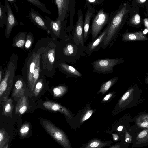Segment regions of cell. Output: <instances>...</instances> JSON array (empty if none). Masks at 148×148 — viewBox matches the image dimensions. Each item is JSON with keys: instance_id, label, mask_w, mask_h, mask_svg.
<instances>
[{"instance_id": "11", "label": "cell", "mask_w": 148, "mask_h": 148, "mask_svg": "<svg viewBox=\"0 0 148 148\" xmlns=\"http://www.w3.org/2000/svg\"><path fill=\"white\" fill-rule=\"evenodd\" d=\"M108 29L107 25L105 29L95 40L90 42L86 46L85 52L88 56H90L93 52L102 48L104 39L107 35Z\"/></svg>"}, {"instance_id": "41", "label": "cell", "mask_w": 148, "mask_h": 148, "mask_svg": "<svg viewBox=\"0 0 148 148\" xmlns=\"http://www.w3.org/2000/svg\"><path fill=\"white\" fill-rule=\"evenodd\" d=\"M123 128V126L120 125L117 128V130L119 131H120L122 130Z\"/></svg>"}, {"instance_id": "37", "label": "cell", "mask_w": 148, "mask_h": 148, "mask_svg": "<svg viewBox=\"0 0 148 148\" xmlns=\"http://www.w3.org/2000/svg\"><path fill=\"white\" fill-rule=\"evenodd\" d=\"M114 93H110L106 95L102 100L103 102H105L109 100L113 96Z\"/></svg>"}, {"instance_id": "23", "label": "cell", "mask_w": 148, "mask_h": 148, "mask_svg": "<svg viewBox=\"0 0 148 148\" xmlns=\"http://www.w3.org/2000/svg\"><path fill=\"white\" fill-rule=\"evenodd\" d=\"M107 143L98 139H93L89 141L84 148H102Z\"/></svg>"}, {"instance_id": "33", "label": "cell", "mask_w": 148, "mask_h": 148, "mask_svg": "<svg viewBox=\"0 0 148 148\" xmlns=\"http://www.w3.org/2000/svg\"><path fill=\"white\" fill-rule=\"evenodd\" d=\"M5 132L3 130H1L0 132V148H3L5 143Z\"/></svg>"}, {"instance_id": "31", "label": "cell", "mask_w": 148, "mask_h": 148, "mask_svg": "<svg viewBox=\"0 0 148 148\" xmlns=\"http://www.w3.org/2000/svg\"><path fill=\"white\" fill-rule=\"evenodd\" d=\"M42 86L43 84L41 81H39L36 83L34 90V93L35 96H37L38 95Z\"/></svg>"}, {"instance_id": "38", "label": "cell", "mask_w": 148, "mask_h": 148, "mask_svg": "<svg viewBox=\"0 0 148 148\" xmlns=\"http://www.w3.org/2000/svg\"><path fill=\"white\" fill-rule=\"evenodd\" d=\"M29 130V127L27 126H25L21 128L20 130V132L21 133H24L28 132Z\"/></svg>"}, {"instance_id": "2", "label": "cell", "mask_w": 148, "mask_h": 148, "mask_svg": "<svg viewBox=\"0 0 148 148\" xmlns=\"http://www.w3.org/2000/svg\"><path fill=\"white\" fill-rule=\"evenodd\" d=\"M68 38L58 40L56 48V57L59 60L73 62L80 58L85 52L86 46L77 45L73 41L71 33H68Z\"/></svg>"}, {"instance_id": "10", "label": "cell", "mask_w": 148, "mask_h": 148, "mask_svg": "<svg viewBox=\"0 0 148 148\" xmlns=\"http://www.w3.org/2000/svg\"><path fill=\"white\" fill-rule=\"evenodd\" d=\"M72 31V38L74 42L78 45L84 46L83 15L81 9L78 11L77 20Z\"/></svg>"}, {"instance_id": "39", "label": "cell", "mask_w": 148, "mask_h": 148, "mask_svg": "<svg viewBox=\"0 0 148 148\" xmlns=\"http://www.w3.org/2000/svg\"><path fill=\"white\" fill-rule=\"evenodd\" d=\"M146 74L147 76L144 78V82L146 84H148V72L146 73Z\"/></svg>"}, {"instance_id": "32", "label": "cell", "mask_w": 148, "mask_h": 148, "mask_svg": "<svg viewBox=\"0 0 148 148\" xmlns=\"http://www.w3.org/2000/svg\"><path fill=\"white\" fill-rule=\"evenodd\" d=\"M23 85V82L21 80H18L16 82L15 84V90L13 94H18L19 92V90H21L22 89Z\"/></svg>"}, {"instance_id": "26", "label": "cell", "mask_w": 148, "mask_h": 148, "mask_svg": "<svg viewBox=\"0 0 148 148\" xmlns=\"http://www.w3.org/2000/svg\"><path fill=\"white\" fill-rule=\"evenodd\" d=\"M26 1L37 7L45 13L50 15L51 14V12L48 10L45 4L39 1L38 0H26Z\"/></svg>"}, {"instance_id": "18", "label": "cell", "mask_w": 148, "mask_h": 148, "mask_svg": "<svg viewBox=\"0 0 148 148\" xmlns=\"http://www.w3.org/2000/svg\"><path fill=\"white\" fill-rule=\"evenodd\" d=\"M43 105L47 109L52 111H59L64 114L69 119L72 118L68 110L58 103L51 101H46L43 103Z\"/></svg>"}, {"instance_id": "12", "label": "cell", "mask_w": 148, "mask_h": 148, "mask_svg": "<svg viewBox=\"0 0 148 148\" xmlns=\"http://www.w3.org/2000/svg\"><path fill=\"white\" fill-rule=\"evenodd\" d=\"M4 6L7 15V23L5 25V32L6 38L8 39L12 28L18 25V23L7 0L5 1Z\"/></svg>"}, {"instance_id": "27", "label": "cell", "mask_w": 148, "mask_h": 148, "mask_svg": "<svg viewBox=\"0 0 148 148\" xmlns=\"http://www.w3.org/2000/svg\"><path fill=\"white\" fill-rule=\"evenodd\" d=\"M66 90V88L64 86L56 87L53 89V96L55 97H60L65 94Z\"/></svg>"}, {"instance_id": "46", "label": "cell", "mask_w": 148, "mask_h": 148, "mask_svg": "<svg viewBox=\"0 0 148 148\" xmlns=\"http://www.w3.org/2000/svg\"><path fill=\"white\" fill-rule=\"evenodd\" d=\"M8 145H6V147H5V148H8Z\"/></svg>"}, {"instance_id": "8", "label": "cell", "mask_w": 148, "mask_h": 148, "mask_svg": "<svg viewBox=\"0 0 148 148\" xmlns=\"http://www.w3.org/2000/svg\"><path fill=\"white\" fill-rule=\"evenodd\" d=\"M42 125L46 132L64 148H70L69 140L62 130L48 121H43Z\"/></svg>"}, {"instance_id": "21", "label": "cell", "mask_w": 148, "mask_h": 148, "mask_svg": "<svg viewBox=\"0 0 148 148\" xmlns=\"http://www.w3.org/2000/svg\"><path fill=\"white\" fill-rule=\"evenodd\" d=\"M58 64L59 66L64 71L71 75L80 77L81 74L74 67L66 64L64 61L59 60Z\"/></svg>"}, {"instance_id": "1", "label": "cell", "mask_w": 148, "mask_h": 148, "mask_svg": "<svg viewBox=\"0 0 148 148\" xmlns=\"http://www.w3.org/2000/svg\"><path fill=\"white\" fill-rule=\"evenodd\" d=\"M131 9L130 5L125 3L121 4L117 10L110 14L108 31L102 49L110 48L116 41L119 32L127 20Z\"/></svg>"}, {"instance_id": "15", "label": "cell", "mask_w": 148, "mask_h": 148, "mask_svg": "<svg viewBox=\"0 0 148 148\" xmlns=\"http://www.w3.org/2000/svg\"><path fill=\"white\" fill-rule=\"evenodd\" d=\"M138 7L132 6L126 22L127 25L134 27L139 28L141 26L143 21L139 14Z\"/></svg>"}, {"instance_id": "43", "label": "cell", "mask_w": 148, "mask_h": 148, "mask_svg": "<svg viewBox=\"0 0 148 148\" xmlns=\"http://www.w3.org/2000/svg\"><path fill=\"white\" fill-rule=\"evenodd\" d=\"M2 77V71L1 70H0V82H1L2 79L1 77Z\"/></svg>"}, {"instance_id": "7", "label": "cell", "mask_w": 148, "mask_h": 148, "mask_svg": "<svg viewBox=\"0 0 148 148\" xmlns=\"http://www.w3.org/2000/svg\"><path fill=\"white\" fill-rule=\"evenodd\" d=\"M110 14L101 8L95 14L92 18L91 28V41L96 38L106 25L109 23Z\"/></svg>"}, {"instance_id": "16", "label": "cell", "mask_w": 148, "mask_h": 148, "mask_svg": "<svg viewBox=\"0 0 148 148\" xmlns=\"http://www.w3.org/2000/svg\"><path fill=\"white\" fill-rule=\"evenodd\" d=\"M29 17L35 25L48 33V30L47 27L46 20L37 11L30 8L29 12Z\"/></svg>"}, {"instance_id": "17", "label": "cell", "mask_w": 148, "mask_h": 148, "mask_svg": "<svg viewBox=\"0 0 148 148\" xmlns=\"http://www.w3.org/2000/svg\"><path fill=\"white\" fill-rule=\"evenodd\" d=\"M121 40L123 42L148 41V38L143 31L129 32L127 30L122 34Z\"/></svg>"}, {"instance_id": "28", "label": "cell", "mask_w": 148, "mask_h": 148, "mask_svg": "<svg viewBox=\"0 0 148 148\" xmlns=\"http://www.w3.org/2000/svg\"><path fill=\"white\" fill-rule=\"evenodd\" d=\"M34 40V36L33 34L29 32L27 34L25 41V49L28 50L30 48L33 44Z\"/></svg>"}, {"instance_id": "35", "label": "cell", "mask_w": 148, "mask_h": 148, "mask_svg": "<svg viewBox=\"0 0 148 148\" xmlns=\"http://www.w3.org/2000/svg\"><path fill=\"white\" fill-rule=\"evenodd\" d=\"M12 109V106L11 103L9 102L6 103L4 106V111L5 114L10 113Z\"/></svg>"}, {"instance_id": "20", "label": "cell", "mask_w": 148, "mask_h": 148, "mask_svg": "<svg viewBox=\"0 0 148 148\" xmlns=\"http://www.w3.org/2000/svg\"><path fill=\"white\" fill-rule=\"evenodd\" d=\"M136 120V123L139 127L148 128V113L144 111L139 112Z\"/></svg>"}, {"instance_id": "6", "label": "cell", "mask_w": 148, "mask_h": 148, "mask_svg": "<svg viewBox=\"0 0 148 148\" xmlns=\"http://www.w3.org/2000/svg\"><path fill=\"white\" fill-rule=\"evenodd\" d=\"M45 18L47 27L48 30V34H50L51 38L56 40H62L68 38L66 27L67 20L61 21L57 18L53 21L47 16Z\"/></svg>"}, {"instance_id": "42", "label": "cell", "mask_w": 148, "mask_h": 148, "mask_svg": "<svg viewBox=\"0 0 148 148\" xmlns=\"http://www.w3.org/2000/svg\"><path fill=\"white\" fill-rule=\"evenodd\" d=\"M119 147L120 146L119 145H117L112 146L110 148H119Z\"/></svg>"}, {"instance_id": "5", "label": "cell", "mask_w": 148, "mask_h": 148, "mask_svg": "<svg viewBox=\"0 0 148 148\" xmlns=\"http://www.w3.org/2000/svg\"><path fill=\"white\" fill-rule=\"evenodd\" d=\"M18 57L13 53L7 66L5 77L2 79L0 84V101L6 99L10 94L13 84L14 76Z\"/></svg>"}, {"instance_id": "36", "label": "cell", "mask_w": 148, "mask_h": 148, "mask_svg": "<svg viewBox=\"0 0 148 148\" xmlns=\"http://www.w3.org/2000/svg\"><path fill=\"white\" fill-rule=\"evenodd\" d=\"M147 1V0H138L134 1V4L136 3V5H138L139 6H141V5H143L146 4V2Z\"/></svg>"}, {"instance_id": "40", "label": "cell", "mask_w": 148, "mask_h": 148, "mask_svg": "<svg viewBox=\"0 0 148 148\" xmlns=\"http://www.w3.org/2000/svg\"><path fill=\"white\" fill-rule=\"evenodd\" d=\"M113 139L114 140H116L118 139V136L116 134H113Z\"/></svg>"}, {"instance_id": "44", "label": "cell", "mask_w": 148, "mask_h": 148, "mask_svg": "<svg viewBox=\"0 0 148 148\" xmlns=\"http://www.w3.org/2000/svg\"><path fill=\"white\" fill-rule=\"evenodd\" d=\"M7 1H8V2H10L11 3L12 2H13V1H15V0H7Z\"/></svg>"}, {"instance_id": "45", "label": "cell", "mask_w": 148, "mask_h": 148, "mask_svg": "<svg viewBox=\"0 0 148 148\" xmlns=\"http://www.w3.org/2000/svg\"><path fill=\"white\" fill-rule=\"evenodd\" d=\"M146 8H147V12L148 13V6H147Z\"/></svg>"}, {"instance_id": "3", "label": "cell", "mask_w": 148, "mask_h": 148, "mask_svg": "<svg viewBox=\"0 0 148 148\" xmlns=\"http://www.w3.org/2000/svg\"><path fill=\"white\" fill-rule=\"evenodd\" d=\"M41 55L36 49L29 52L27 61V87L30 92H33L39 76Z\"/></svg>"}, {"instance_id": "34", "label": "cell", "mask_w": 148, "mask_h": 148, "mask_svg": "<svg viewBox=\"0 0 148 148\" xmlns=\"http://www.w3.org/2000/svg\"><path fill=\"white\" fill-rule=\"evenodd\" d=\"M93 112V111L92 110L88 111L81 118V122L82 123L88 119L92 115Z\"/></svg>"}, {"instance_id": "30", "label": "cell", "mask_w": 148, "mask_h": 148, "mask_svg": "<svg viewBox=\"0 0 148 148\" xmlns=\"http://www.w3.org/2000/svg\"><path fill=\"white\" fill-rule=\"evenodd\" d=\"M84 9L88 5H98L101 4L104 1L103 0H86Z\"/></svg>"}, {"instance_id": "24", "label": "cell", "mask_w": 148, "mask_h": 148, "mask_svg": "<svg viewBox=\"0 0 148 148\" xmlns=\"http://www.w3.org/2000/svg\"><path fill=\"white\" fill-rule=\"evenodd\" d=\"M26 98L23 97L20 99L16 108V111L20 114H24L27 110Z\"/></svg>"}, {"instance_id": "29", "label": "cell", "mask_w": 148, "mask_h": 148, "mask_svg": "<svg viewBox=\"0 0 148 148\" xmlns=\"http://www.w3.org/2000/svg\"><path fill=\"white\" fill-rule=\"evenodd\" d=\"M139 141L144 142L148 140V130H145L142 131L138 134L137 138Z\"/></svg>"}, {"instance_id": "19", "label": "cell", "mask_w": 148, "mask_h": 148, "mask_svg": "<svg viewBox=\"0 0 148 148\" xmlns=\"http://www.w3.org/2000/svg\"><path fill=\"white\" fill-rule=\"evenodd\" d=\"M27 34L26 32L18 33L13 38V47H19L23 49H24Z\"/></svg>"}, {"instance_id": "14", "label": "cell", "mask_w": 148, "mask_h": 148, "mask_svg": "<svg viewBox=\"0 0 148 148\" xmlns=\"http://www.w3.org/2000/svg\"><path fill=\"white\" fill-rule=\"evenodd\" d=\"M88 9L85 13L84 21V38L85 43L87 40L91 32L90 23L95 14V10L92 5L87 6Z\"/></svg>"}, {"instance_id": "9", "label": "cell", "mask_w": 148, "mask_h": 148, "mask_svg": "<svg viewBox=\"0 0 148 148\" xmlns=\"http://www.w3.org/2000/svg\"><path fill=\"white\" fill-rule=\"evenodd\" d=\"M124 62L123 58L100 59L92 62L95 72L101 73L113 72L114 66Z\"/></svg>"}, {"instance_id": "22", "label": "cell", "mask_w": 148, "mask_h": 148, "mask_svg": "<svg viewBox=\"0 0 148 148\" xmlns=\"http://www.w3.org/2000/svg\"><path fill=\"white\" fill-rule=\"evenodd\" d=\"M118 77H115L104 83L101 87L97 94L101 93L103 95L117 81Z\"/></svg>"}, {"instance_id": "13", "label": "cell", "mask_w": 148, "mask_h": 148, "mask_svg": "<svg viewBox=\"0 0 148 148\" xmlns=\"http://www.w3.org/2000/svg\"><path fill=\"white\" fill-rule=\"evenodd\" d=\"M73 0H56L55 3L58 10V18L61 21L67 20Z\"/></svg>"}, {"instance_id": "25", "label": "cell", "mask_w": 148, "mask_h": 148, "mask_svg": "<svg viewBox=\"0 0 148 148\" xmlns=\"http://www.w3.org/2000/svg\"><path fill=\"white\" fill-rule=\"evenodd\" d=\"M7 21V15L5 6L0 3V27L3 28L5 26Z\"/></svg>"}, {"instance_id": "4", "label": "cell", "mask_w": 148, "mask_h": 148, "mask_svg": "<svg viewBox=\"0 0 148 148\" xmlns=\"http://www.w3.org/2000/svg\"><path fill=\"white\" fill-rule=\"evenodd\" d=\"M145 101L142 99V90L137 84L129 87L119 100L115 111L119 112L135 107Z\"/></svg>"}]
</instances>
